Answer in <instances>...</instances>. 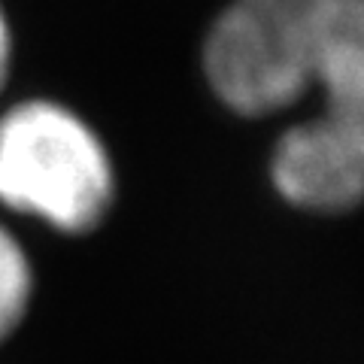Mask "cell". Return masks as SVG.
<instances>
[{"mask_svg": "<svg viewBox=\"0 0 364 364\" xmlns=\"http://www.w3.org/2000/svg\"><path fill=\"white\" fill-rule=\"evenodd\" d=\"M340 0H231L203 43L213 91L240 116L279 112L316 85Z\"/></svg>", "mask_w": 364, "mask_h": 364, "instance_id": "1", "label": "cell"}, {"mask_svg": "<svg viewBox=\"0 0 364 364\" xmlns=\"http://www.w3.org/2000/svg\"><path fill=\"white\" fill-rule=\"evenodd\" d=\"M316 91V116L279 136L273 186L306 210H346L364 200V0H340Z\"/></svg>", "mask_w": 364, "mask_h": 364, "instance_id": "2", "label": "cell"}, {"mask_svg": "<svg viewBox=\"0 0 364 364\" xmlns=\"http://www.w3.org/2000/svg\"><path fill=\"white\" fill-rule=\"evenodd\" d=\"M100 136L61 104L28 100L0 116V200L67 234L91 231L112 203Z\"/></svg>", "mask_w": 364, "mask_h": 364, "instance_id": "3", "label": "cell"}, {"mask_svg": "<svg viewBox=\"0 0 364 364\" xmlns=\"http://www.w3.org/2000/svg\"><path fill=\"white\" fill-rule=\"evenodd\" d=\"M31 289H33V277L25 249L0 225V343L25 318Z\"/></svg>", "mask_w": 364, "mask_h": 364, "instance_id": "4", "label": "cell"}, {"mask_svg": "<svg viewBox=\"0 0 364 364\" xmlns=\"http://www.w3.org/2000/svg\"><path fill=\"white\" fill-rule=\"evenodd\" d=\"M9 52H13V43H9V28H6V16L0 9V88L6 82V70H9Z\"/></svg>", "mask_w": 364, "mask_h": 364, "instance_id": "5", "label": "cell"}]
</instances>
